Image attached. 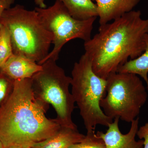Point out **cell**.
Here are the masks:
<instances>
[{"label": "cell", "instance_id": "obj_1", "mask_svg": "<svg viewBox=\"0 0 148 148\" xmlns=\"http://www.w3.org/2000/svg\"><path fill=\"white\" fill-rule=\"evenodd\" d=\"M147 34L148 18H141L140 10L131 11L100 25L98 33L84 43L93 72L106 80L117 73L128 58L135 59L144 52Z\"/></svg>", "mask_w": 148, "mask_h": 148}, {"label": "cell", "instance_id": "obj_2", "mask_svg": "<svg viewBox=\"0 0 148 148\" xmlns=\"http://www.w3.org/2000/svg\"><path fill=\"white\" fill-rule=\"evenodd\" d=\"M48 108L35 98L31 79L14 81L12 92L0 107V140L4 148L33 146L54 135L61 126L46 116Z\"/></svg>", "mask_w": 148, "mask_h": 148}, {"label": "cell", "instance_id": "obj_3", "mask_svg": "<svg viewBox=\"0 0 148 148\" xmlns=\"http://www.w3.org/2000/svg\"><path fill=\"white\" fill-rule=\"evenodd\" d=\"M0 23L9 32L13 54L24 56L41 65L49 53L53 36L36 11L16 5L4 11Z\"/></svg>", "mask_w": 148, "mask_h": 148}, {"label": "cell", "instance_id": "obj_4", "mask_svg": "<svg viewBox=\"0 0 148 148\" xmlns=\"http://www.w3.org/2000/svg\"><path fill=\"white\" fill-rule=\"evenodd\" d=\"M71 74V93L87 132L95 130L98 125L108 127L114 120L105 114L100 106L106 94V80L93 72L85 53L74 64Z\"/></svg>", "mask_w": 148, "mask_h": 148}, {"label": "cell", "instance_id": "obj_5", "mask_svg": "<svg viewBox=\"0 0 148 148\" xmlns=\"http://www.w3.org/2000/svg\"><path fill=\"white\" fill-rule=\"evenodd\" d=\"M41 65V71L31 78L35 98L47 106L52 105L57 114L55 121L61 126L77 128L72 117L75 103L69 90L71 77L52 59Z\"/></svg>", "mask_w": 148, "mask_h": 148}, {"label": "cell", "instance_id": "obj_6", "mask_svg": "<svg viewBox=\"0 0 148 148\" xmlns=\"http://www.w3.org/2000/svg\"><path fill=\"white\" fill-rule=\"evenodd\" d=\"M106 81V95L100 103L104 113L113 120L132 122L147 99L143 82L135 74L120 73L110 74Z\"/></svg>", "mask_w": 148, "mask_h": 148}, {"label": "cell", "instance_id": "obj_7", "mask_svg": "<svg viewBox=\"0 0 148 148\" xmlns=\"http://www.w3.org/2000/svg\"><path fill=\"white\" fill-rule=\"evenodd\" d=\"M35 10L47 29L53 34V49L41 64L48 59L56 61L64 46L69 41L79 38L87 41L91 39L93 24L97 17L80 21L75 19L69 13L59 0L48 8L36 7Z\"/></svg>", "mask_w": 148, "mask_h": 148}, {"label": "cell", "instance_id": "obj_8", "mask_svg": "<svg viewBox=\"0 0 148 148\" xmlns=\"http://www.w3.org/2000/svg\"><path fill=\"white\" fill-rule=\"evenodd\" d=\"M119 119L116 118L108 126L106 133L98 131L96 134L103 140L106 148H143L144 140L137 141L135 137L139 129V118L131 122L129 132L122 133L119 127Z\"/></svg>", "mask_w": 148, "mask_h": 148}, {"label": "cell", "instance_id": "obj_9", "mask_svg": "<svg viewBox=\"0 0 148 148\" xmlns=\"http://www.w3.org/2000/svg\"><path fill=\"white\" fill-rule=\"evenodd\" d=\"M42 69V65L35 61L13 53L2 66L0 72L15 81L31 79Z\"/></svg>", "mask_w": 148, "mask_h": 148}, {"label": "cell", "instance_id": "obj_10", "mask_svg": "<svg viewBox=\"0 0 148 148\" xmlns=\"http://www.w3.org/2000/svg\"><path fill=\"white\" fill-rule=\"evenodd\" d=\"M98 9L99 24L103 25L133 10L140 0H93Z\"/></svg>", "mask_w": 148, "mask_h": 148}, {"label": "cell", "instance_id": "obj_11", "mask_svg": "<svg viewBox=\"0 0 148 148\" xmlns=\"http://www.w3.org/2000/svg\"><path fill=\"white\" fill-rule=\"evenodd\" d=\"M85 137L77 128L61 126L54 135L33 146L34 148H69L81 142Z\"/></svg>", "mask_w": 148, "mask_h": 148}, {"label": "cell", "instance_id": "obj_12", "mask_svg": "<svg viewBox=\"0 0 148 148\" xmlns=\"http://www.w3.org/2000/svg\"><path fill=\"white\" fill-rule=\"evenodd\" d=\"M75 19L83 21L98 16L97 5L92 0H59Z\"/></svg>", "mask_w": 148, "mask_h": 148}, {"label": "cell", "instance_id": "obj_13", "mask_svg": "<svg viewBox=\"0 0 148 148\" xmlns=\"http://www.w3.org/2000/svg\"><path fill=\"white\" fill-rule=\"evenodd\" d=\"M146 48L140 56L130 60L119 68L117 73H132L140 75L147 84L148 90V34L145 37Z\"/></svg>", "mask_w": 148, "mask_h": 148}, {"label": "cell", "instance_id": "obj_14", "mask_svg": "<svg viewBox=\"0 0 148 148\" xmlns=\"http://www.w3.org/2000/svg\"><path fill=\"white\" fill-rule=\"evenodd\" d=\"M13 54L10 34L7 28L0 24V69Z\"/></svg>", "mask_w": 148, "mask_h": 148}, {"label": "cell", "instance_id": "obj_15", "mask_svg": "<svg viewBox=\"0 0 148 148\" xmlns=\"http://www.w3.org/2000/svg\"><path fill=\"white\" fill-rule=\"evenodd\" d=\"M69 148H106L103 140L98 137L95 130L87 131L85 137L79 143L73 145Z\"/></svg>", "mask_w": 148, "mask_h": 148}, {"label": "cell", "instance_id": "obj_16", "mask_svg": "<svg viewBox=\"0 0 148 148\" xmlns=\"http://www.w3.org/2000/svg\"><path fill=\"white\" fill-rule=\"evenodd\" d=\"M14 82V80L0 72V107L12 92Z\"/></svg>", "mask_w": 148, "mask_h": 148}, {"label": "cell", "instance_id": "obj_17", "mask_svg": "<svg viewBox=\"0 0 148 148\" xmlns=\"http://www.w3.org/2000/svg\"><path fill=\"white\" fill-rule=\"evenodd\" d=\"M137 135L140 140H144L143 148H148V122L138 129Z\"/></svg>", "mask_w": 148, "mask_h": 148}, {"label": "cell", "instance_id": "obj_18", "mask_svg": "<svg viewBox=\"0 0 148 148\" xmlns=\"http://www.w3.org/2000/svg\"><path fill=\"white\" fill-rule=\"evenodd\" d=\"M14 2V0H0V22L3 12L5 10L10 8Z\"/></svg>", "mask_w": 148, "mask_h": 148}, {"label": "cell", "instance_id": "obj_19", "mask_svg": "<svg viewBox=\"0 0 148 148\" xmlns=\"http://www.w3.org/2000/svg\"><path fill=\"white\" fill-rule=\"evenodd\" d=\"M35 4L38 7L40 8H45L46 7V5L45 3V0H34Z\"/></svg>", "mask_w": 148, "mask_h": 148}, {"label": "cell", "instance_id": "obj_20", "mask_svg": "<svg viewBox=\"0 0 148 148\" xmlns=\"http://www.w3.org/2000/svg\"><path fill=\"white\" fill-rule=\"evenodd\" d=\"M6 148H34L33 146H12Z\"/></svg>", "mask_w": 148, "mask_h": 148}, {"label": "cell", "instance_id": "obj_21", "mask_svg": "<svg viewBox=\"0 0 148 148\" xmlns=\"http://www.w3.org/2000/svg\"><path fill=\"white\" fill-rule=\"evenodd\" d=\"M0 148H5L1 140H0Z\"/></svg>", "mask_w": 148, "mask_h": 148}]
</instances>
